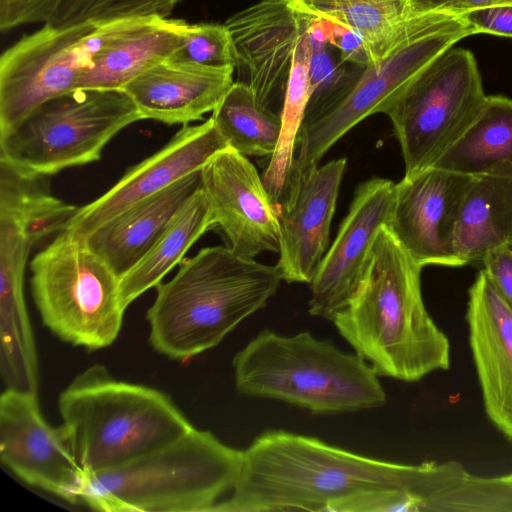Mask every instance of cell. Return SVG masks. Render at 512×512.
Returning <instances> with one entry per match:
<instances>
[{"mask_svg":"<svg viewBox=\"0 0 512 512\" xmlns=\"http://www.w3.org/2000/svg\"><path fill=\"white\" fill-rule=\"evenodd\" d=\"M428 462L378 460L285 430H267L242 451L237 480L213 512H340L362 495L399 490L414 512Z\"/></svg>","mask_w":512,"mask_h":512,"instance_id":"obj_1","label":"cell"},{"mask_svg":"<svg viewBox=\"0 0 512 512\" xmlns=\"http://www.w3.org/2000/svg\"><path fill=\"white\" fill-rule=\"evenodd\" d=\"M422 269L383 225L350 300L332 319L378 376L415 382L450 367L449 339L424 304Z\"/></svg>","mask_w":512,"mask_h":512,"instance_id":"obj_2","label":"cell"},{"mask_svg":"<svg viewBox=\"0 0 512 512\" xmlns=\"http://www.w3.org/2000/svg\"><path fill=\"white\" fill-rule=\"evenodd\" d=\"M281 281L276 265L239 256L228 246L202 248L156 287L146 315L150 344L176 360L214 348L264 308Z\"/></svg>","mask_w":512,"mask_h":512,"instance_id":"obj_3","label":"cell"},{"mask_svg":"<svg viewBox=\"0 0 512 512\" xmlns=\"http://www.w3.org/2000/svg\"><path fill=\"white\" fill-rule=\"evenodd\" d=\"M235 387L245 396L282 401L314 414L382 407L386 393L370 364L309 331H260L233 358Z\"/></svg>","mask_w":512,"mask_h":512,"instance_id":"obj_4","label":"cell"},{"mask_svg":"<svg viewBox=\"0 0 512 512\" xmlns=\"http://www.w3.org/2000/svg\"><path fill=\"white\" fill-rule=\"evenodd\" d=\"M242 451L189 432L124 465L86 472L79 504L105 512H213L232 490Z\"/></svg>","mask_w":512,"mask_h":512,"instance_id":"obj_5","label":"cell"},{"mask_svg":"<svg viewBox=\"0 0 512 512\" xmlns=\"http://www.w3.org/2000/svg\"><path fill=\"white\" fill-rule=\"evenodd\" d=\"M58 407L85 472L129 463L194 427L168 395L117 380L99 364L72 380L60 394Z\"/></svg>","mask_w":512,"mask_h":512,"instance_id":"obj_6","label":"cell"},{"mask_svg":"<svg viewBox=\"0 0 512 512\" xmlns=\"http://www.w3.org/2000/svg\"><path fill=\"white\" fill-rule=\"evenodd\" d=\"M472 34L461 15L411 16L400 39L380 61L364 67L330 105L303 122L287 188L319 166L328 150L353 127L383 113L423 69Z\"/></svg>","mask_w":512,"mask_h":512,"instance_id":"obj_7","label":"cell"},{"mask_svg":"<svg viewBox=\"0 0 512 512\" xmlns=\"http://www.w3.org/2000/svg\"><path fill=\"white\" fill-rule=\"evenodd\" d=\"M43 323L61 340L97 350L117 338L126 310L119 277L85 239L64 229L30 263Z\"/></svg>","mask_w":512,"mask_h":512,"instance_id":"obj_8","label":"cell"},{"mask_svg":"<svg viewBox=\"0 0 512 512\" xmlns=\"http://www.w3.org/2000/svg\"><path fill=\"white\" fill-rule=\"evenodd\" d=\"M142 120L122 89H76L36 108L0 135V160L46 177L98 161L124 128Z\"/></svg>","mask_w":512,"mask_h":512,"instance_id":"obj_9","label":"cell"},{"mask_svg":"<svg viewBox=\"0 0 512 512\" xmlns=\"http://www.w3.org/2000/svg\"><path fill=\"white\" fill-rule=\"evenodd\" d=\"M486 95L474 55L450 48L388 105L404 161V176L432 167L476 116Z\"/></svg>","mask_w":512,"mask_h":512,"instance_id":"obj_10","label":"cell"},{"mask_svg":"<svg viewBox=\"0 0 512 512\" xmlns=\"http://www.w3.org/2000/svg\"><path fill=\"white\" fill-rule=\"evenodd\" d=\"M119 22L65 28L44 24L7 48L0 57V135L43 103L76 90Z\"/></svg>","mask_w":512,"mask_h":512,"instance_id":"obj_11","label":"cell"},{"mask_svg":"<svg viewBox=\"0 0 512 512\" xmlns=\"http://www.w3.org/2000/svg\"><path fill=\"white\" fill-rule=\"evenodd\" d=\"M0 459L25 483L79 504L86 472L64 425L44 419L35 392L8 387L1 394Z\"/></svg>","mask_w":512,"mask_h":512,"instance_id":"obj_12","label":"cell"},{"mask_svg":"<svg viewBox=\"0 0 512 512\" xmlns=\"http://www.w3.org/2000/svg\"><path fill=\"white\" fill-rule=\"evenodd\" d=\"M315 18L294 0H261L225 22L238 81L248 85L264 106L274 110L276 104L280 113L294 53L311 33Z\"/></svg>","mask_w":512,"mask_h":512,"instance_id":"obj_13","label":"cell"},{"mask_svg":"<svg viewBox=\"0 0 512 512\" xmlns=\"http://www.w3.org/2000/svg\"><path fill=\"white\" fill-rule=\"evenodd\" d=\"M201 187L215 227L233 252L249 259L279 254L277 209L247 156L231 147L218 152L201 169Z\"/></svg>","mask_w":512,"mask_h":512,"instance_id":"obj_14","label":"cell"},{"mask_svg":"<svg viewBox=\"0 0 512 512\" xmlns=\"http://www.w3.org/2000/svg\"><path fill=\"white\" fill-rule=\"evenodd\" d=\"M394 193L395 183L381 177L357 186L348 213L309 284L311 316L332 321L347 305L378 232L390 223Z\"/></svg>","mask_w":512,"mask_h":512,"instance_id":"obj_15","label":"cell"},{"mask_svg":"<svg viewBox=\"0 0 512 512\" xmlns=\"http://www.w3.org/2000/svg\"><path fill=\"white\" fill-rule=\"evenodd\" d=\"M473 176L429 167L395 183L389 228L421 266H461L453 233Z\"/></svg>","mask_w":512,"mask_h":512,"instance_id":"obj_16","label":"cell"},{"mask_svg":"<svg viewBox=\"0 0 512 512\" xmlns=\"http://www.w3.org/2000/svg\"><path fill=\"white\" fill-rule=\"evenodd\" d=\"M227 147L211 117L184 125L160 150L128 168L108 191L78 207L65 229L85 238L130 206L201 170Z\"/></svg>","mask_w":512,"mask_h":512,"instance_id":"obj_17","label":"cell"},{"mask_svg":"<svg viewBox=\"0 0 512 512\" xmlns=\"http://www.w3.org/2000/svg\"><path fill=\"white\" fill-rule=\"evenodd\" d=\"M346 166V158L317 166L292 183L277 205L280 251L276 267L287 283L312 282L330 246L331 222Z\"/></svg>","mask_w":512,"mask_h":512,"instance_id":"obj_18","label":"cell"},{"mask_svg":"<svg viewBox=\"0 0 512 512\" xmlns=\"http://www.w3.org/2000/svg\"><path fill=\"white\" fill-rule=\"evenodd\" d=\"M465 318L484 410L512 440V308L483 269L468 290Z\"/></svg>","mask_w":512,"mask_h":512,"instance_id":"obj_19","label":"cell"},{"mask_svg":"<svg viewBox=\"0 0 512 512\" xmlns=\"http://www.w3.org/2000/svg\"><path fill=\"white\" fill-rule=\"evenodd\" d=\"M235 67L164 61L128 82L122 90L141 119L188 125L213 112L234 84Z\"/></svg>","mask_w":512,"mask_h":512,"instance_id":"obj_20","label":"cell"},{"mask_svg":"<svg viewBox=\"0 0 512 512\" xmlns=\"http://www.w3.org/2000/svg\"><path fill=\"white\" fill-rule=\"evenodd\" d=\"M200 187L201 170H198L130 206L84 239L120 278L140 261Z\"/></svg>","mask_w":512,"mask_h":512,"instance_id":"obj_21","label":"cell"},{"mask_svg":"<svg viewBox=\"0 0 512 512\" xmlns=\"http://www.w3.org/2000/svg\"><path fill=\"white\" fill-rule=\"evenodd\" d=\"M190 23L149 18L120 21L95 53L77 89H122L180 48Z\"/></svg>","mask_w":512,"mask_h":512,"instance_id":"obj_22","label":"cell"},{"mask_svg":"<svg viewBox=\"0 0 512 512\" xmlns=\"http://www.w3.org/2000/svg\"><path fill=\"white\" fill-rule=\"evenodd\" d=\"M503 246L512 247V178L472 177L454 228V254L461 266L481 265Z\"/></svg>","mask_w":512,"mask_h":512,"instance_id":"obj_23","label":"cell"},{"mask_svg":"<svg viewBox=\"0 0 512 512\" xmlns=\"http://www.w3.org/2000/svg\"><path fill=\"white\" fill-rule=\"evenodd\" d=\"M433 166L473 177L512 178V99L486 95L467 129Z\"/></svg>","mask_w":512,"mask_h":512,"instance_id":"obj_24","label":"cell"},{"mask_svg":"<svg viewBox=\"0 0 512 512\" xmlns=\"http://www.w3.org/2000/svg\"><path fill=\"white\" fill-rule=\"evenodd\" d=\"M215 227L206 195L200 187L178 210L147 253L119 278L120 294L127 308L141 294L157 287L189 248Z\"/></svg>","mask_w":512,"mask_h":512,"instance_id":"obj_25","label":"cell"},{"mask_svg":"<svg viewBox=\"0 0 512 512\" xmlns=\"http://www.w3.org/2000/svg\"><path fill=\"white\" fill-rule=\"evenodd\" d=\"M294 1L305 12L330 20L358 35L370 64L380 61L395 45L411 17L406 0Z\"/></svg>","mask_w":512,"mask_h":512,"instance_id":"obj_26","label":"cell"},{"mask_svg":"<svg viewBox=\"0 0 512 512\" xmlns=\"http://www.w3.org/2000/svg\"><path fill=\"white\" fill-rule=\"evenodd\" d=\"M314 42L311 33L297 46L280 111L281 131L261 177L275 207L282 200L295 161L296 146L313 94L310 76Z\"/></svg>","mask_w":512,"mask_h":512,"instance_id":"obj_27","label":"cell"},{"mask_svg":"<svg viewBox=\"0 0 512 512\" xmlns=\"http://www.w3.org/2000/svg\"><path fill=\"white\" fill-rule=\"evenodd\" d=\"M211 118L228 146L240 154L270 157L274 153L281 116L261 104L248 85L235 81Z\"/></svg>","mask_w":512,"mask_h":512,"instance_id":"obj_28","label":"cell"},{"mask_svg":"<svg viewBox=\"0 0 512 512\" xmlns=\"http://www.w3.org/2000/svg\"><path fill=\"white\" fill-rule=\"evenodd\" d=\"M179 0H59L44 24L65 28L83 23H109L167 18Z\"/></svg>","mask_w":512,"mask_h":512,"instance_id":"obj_29","label":"cell"},{"mask_svg":"<svg viewBox=\"0 0 512 512\" xmlns=\"http://www.w3.org/2000/svg\"><path fill=\"white\" fill-rule=\"evenodd\" d=\"M170 60L235 67L234 45L228 28L225 24H190L180 48Z\"/></svg>","mask_w":512,"mask_h":512,"instance_id":"obj_30","label":"cell"},{"mask_svg":"<svg viewBox=\"0 0 512 512\" xmlns=\"http://www.w3.org/2000/svg\"><path fill=\"white\" fill-rule=\"evenodd\" d=\"M474 33L512 38V4L495 5L460 14Z\"/></svg>","mask_w":512,"mask_h":512,"instance_id":"obj_31","label":"cell"},{"mask_svg":"<svg viewBox=\"0 0 512 512\" xmlns=\"http://www.w3.org/2000/svg\"><path fill=\"white\" fill-rule=\"evenodd\" d=\"M481 266L512 308V247L503 246L490 251Z\"/></svg>","mask_w":512,"mask_h":512,"instance_id":"obj_32","label":"cell"},{"mask_svg":"<svg viewBox=\"0 0 512 512\" xmlns=\"http://www.w3.org/2000/svg\"><path fill=\"white\" fill-rule=\"evenodd\" d=\"M323 25L327 43L339 49L344 60L363 67L370 64L366 48L358 35L330 20L323 19Z\"/></svg>","mask_w":512,"mask_h":512,"instance_id":"obj_33","label":"cell"},{"mask_svg":"<svg viewBox=\"0 0 512 512\" xmlns=\"http://www.w3.org/2000/svg\"><path fill=\"white\" fill-rule=\"evenodd\" d=\"M410 16L428 13L460 15L465 12L495 6L512 4V0H406Z\"/></svg>","mask_w":512,"mask_h":512,"instance_id":"obj_34","label":"cell"},{"mask_svg":"<svg viewBox=\"0 0 512 512\" xmlns=\"http://www.w3.org/2000/svg\"><path fill=\"white\" fill-rule=\"evenodd\" d=\"M37 0H0L1 31L25 25L26 18Z\"/></svg>","mask_w":512,"mask_h":512,"instance_id":"obj_35","label":"cell"},{"mask_svg":"<svg viewBox=\"0 0 512 512\" xmlns=\"http://www.w3.org/2000/svg\"><path fill=\"white\" fill-rule=\"evenodd\" d=\"M508 475H509V476H510V478L512 479V473H509Z\"/></svg>","mask_w":512,"mask_h":512,"instance_id":"obj_36","label":"cell"}]
</instances>
